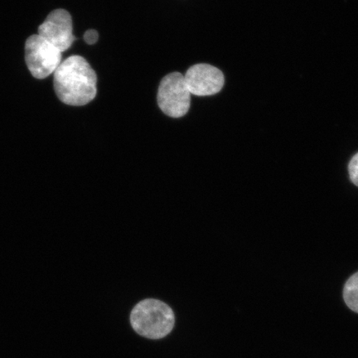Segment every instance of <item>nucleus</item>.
Returning <instances> with one entry per match:
<instances>
[{
	"label": "nucleus",
	"instance_id": "9",
	"mask_svg": "<svg viewBox=\"0 0 358 358\" xmlns=\"http://www.w3.org/2000/svg\"><path fill=\"white\" fill-rule=\"evenodd\" d=\"M99 38V34L96 30L90 29L84 34V40L89 45L95 44Z\"/></svg>",
	"mask_w": 358,
	"mask_h": 358
},
{
	"label": "nucleus",
	"instance_id": "1",
	"mask_svg": "<svg viewBox=\"0 0 358 358\" xmlns=\"http://www.w3.org/2000/svg\"><path fill=\"white\" fill-rule=\"evenodd\" d=\"M97 78L83 57L75 55L61 62L55 73V90L64 104L82 106L88 104L96 96Z\"/></svg>",
	"mask_w": 358,
	"mask_h": 358
},
{
	"label": "nucleus",
	"instance_id": "3",
	"mask_svg": "<svg viewBox=\"0 0 358 358\" xmlns=\"http://www.w3.org/2000/svg\"><path fill=\"white\" fill-rule=\"evenodd\" d=\"M157 101L161 110L173 118L185 116L190 108L191 93L187 88L185 76L170 73L159 84Z\"/></svg>",
	"mask_w": 358,
	"mask_h": 358
},
{
	"label": "nucleus",
	"instance_id": "7",
	"mask_svg": "<svg viewBox=\"0 0 358 358\" xmlns=\"http://www.w3.org/2000/svg\"><path fill=\"white\" fill-rule=\"evenodd\" d=\"M343 299L348 308L358 313V272L346 282L343 289Z\"/></svg>",
	"mask_w": 358,
	"mask_h": 358
},
{
	"label": "nucleus",
	"instance_id": "6",
	"mask_svg": "<svg viewBox=\"0 0 358 358\" xmlns=\"http://www.w3.org/2000/svg\"><path fill=\"white\" fill-rule=\"evenodd\" d=\"M191 95L207 96L221 91L225 83L220 70L208 64H196L190 67L185 76Z\"/></svg>",
	"mask_w": 358,
	"mask_h": 358
},
{
	"label": "nucleus",
	"instance_id": "5",
	"mask_svg": "<svg viewBox=\"0 0 358 358\" xmlns=\"http://www.w3.org/2000/svg\"><path fill=\"white\" fill-rule=\"evenodd\" d=\"M38 35L47 40L61 52L69 49L75 41L73 20L65 10L50 13L38 28Z\"/></svg>",
	"mask_w": 358,
	"mask_h": 358
},
{
	"label": "nucleus",
	"instance_id": "4",
	"mask_svg": "<svg viewBox=\"0 0 358 358\" xmlns=\"http://www.w3.org/2000/svg\"><path fill=\"white\" fill-rule=\"evenodd\" d=\"M25 60L31 74L44 79L55 73L62 62V52L38 34L30 36L25 43Z\"/></svg>",
	"mask_w": 358,
	"mask_h": 358
},
{
	"label": "nucleus",
	"instance_id": "2",
	"mask_svg": "<svg viewBox=\"0 0 358 358\" xmlns=\"http://www.w3.org/2000/svg\"><path fill=\"white\" fill-rule=\"evenodd\" d=\"M129 322L134 332L149 339H161L172 332L176 316L167 303L156 299H145L134 307Z\"/></svg>",
	"mask_w": 358,
	"mask_h": 358
},
{
	"label": "nucleus",
	"instance_id": "8",
	"mask_svg": "<svg viewBox=\"0 0 358 358\" xmlns=\"http://www.w3.org/2000/svg\"><path fill=\"white\" fill-rule=\"evenodd\" d=\"M348 172L351 181L358 187V153L352 157L350 163H349Z\"/></svg>",
	"mask_w": 358,
	"mask_h": 358
}]
</instances>
